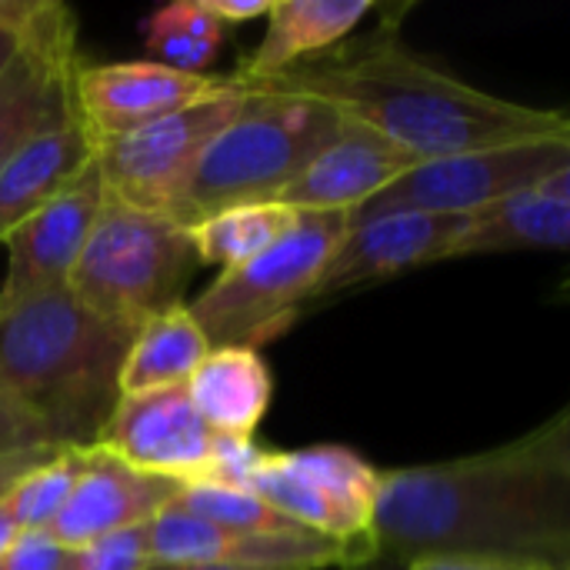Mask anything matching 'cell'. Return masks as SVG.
I'll list each match as a JSON object with an SVG mask.
<instances>
[{"mask_svg": "<svg viewBox=\"0 0 570 570\" xmlns=\"http://www.w3.org/2000/svg\"><path fill=\"white\" fill-rule=\"evenodd\" d=\"M377 558L434 554L570 568V471L528 438L498 451L381 471Z\"/></svg>", "mask_w": 570, "mask_h": 570, "instance_id": "obj_1", "label": "cell"}, {"mask_svg": "<svg viewBox=\"0 0 570 570\" xmlns=\"http://www.w3.org/2000/svg\"><path fill=\"white\" fill-rule=\"evenodd\" d=\"M334 107L417 160L570 137V114L488 94L401 43L394 23L261 83Z\"/></svg>", "mask_w": 570, "mask_h": 570, "instance_id": "obj_2", "label": "cell"}, {"mask_svg": "<svg viewBox=\"0 0 570 570\" xmlns=\"http://www.w3.org/2000/svg\"><path fill=\"white\" fill-rule=\"evenodd\" d=\"M134 334L83 307L70 287L0 311V394L60 448H97L120 401Z\"/></svg>", "mask_w": 570, "mask_h": 570, "instance_id": "obj_3", "label": "cell"}, {"mask_svg": "<svg viewBox=\"0 0 570 570\" xmlns=\"http://www.w3.org/2000/svg\"><path fill=\"white\" fill-rule=\"evenodd\" d=\"M341 130L344 117L321 100L247 87L244 107L194 167L174 220L194 227L224 207L277 200Z\"/></svg>", "mask_w": 570, "mask_h": 570, "instance_id": "obj_4", "label": "cell"}, {"mask_svg": "<svg viewBox=\"0 0 570 570\" xmlns=\"http://www.w3.org/2000/svg\"><path fill=\"white\" fill-rule=\"evenodd\" d=\"M197 267L200 257L184 224L107 194L67 287L97 317L137 334L184 304L180 294Z\"/></svg>", "mask_w": 570, "mask_h": 570, "instance_id": "obj_5", "label": "cell"}, {"mask_svg": "<svg viewBox=\"0 0 570 570\" xmlns=\"http://www.w3.org/2000/svg\"><path fill=\"white\" fill-rule=\"evenodd\" d=\"M351 230V214H301L261 257L220 271L187 307L210 347H264L281 337L307 307L334 250Z\"/></svg>", "mask_w": 570, "mask_h": 570, "instance_id": "obj_6", "label": "cell"}, {"mask_svg": "<svg viewBox=\"0 0 570 570\" xmlns=\"http://www.w3.org/2000/svg\"><path fill=\"white\" fill-rule=\"evenodd\" d=\"M568 164L570 137L521 140V144L421 160L404 177H397L387 190H381L367 207L351 214V220H364L391 210L474 217L508 197L544 187Z\"/></svg>", "mask_w": 570, "mask_h": 570, "instance_id": "obj_7", "label": "cell"}, {"mask_svg": "<svg viewBox=\"0 0 570 570\" xmlns=\"http://www.w3.org/2000/svg\"><path fill=\"white\" fill-rule=\"evenodd\" d=\"M244 100L247 87L237 77H224V83L197 104L127 137L97 144V167L104 174L107 194L174 220V207L194 167L210 140L234 120Z\"/></svg>", "mask_w": 570, "mask_h": 570, "instance_id": "obj_8", "label": "cell"}, {"mask_svg": "<svg viewBox=\"0 0 570 570\" xmlns=\"http://www.w3.org/2000/svg\"><path fill=\"white\" fill-rule=\"evenodd\" d=\"M250 491L294 524L351 544L377 561L374 508L381 471L344 444L267 451Z\"/></svg>", "mask_w": 570, "mask_h": 570, "instance_id": "obj_9", "label": "cell"}, {"mask_svg": "<svg viewBox=\"0 0 570 570\" xmlns=\"http://www.w3.org/2000/svg\"><path fill=\"white\" fill-rule=\"evenodd\" d=\"M80 67L73 10L33 0L20 50L0 73V170L33 137L73 114Z\"/></svg>", "mask_w": 570, "mask_h": 570, "instance_id": "obj_10", "label": "cell"}, {"mask_svg": "<svg viewBox=\"0 0 570 570\" xmlns=\"http://www.w3.org/2000/svg\"><path fill=\"white\" fill-rule=\"evenodd\" d=\"M107 184L97 160L73 177L53 200L27 217L7 240V274L0 281V311L37 294L63 291L104 210Z\"/></svg>", "mask_w": 570, "mask_h": 570, "instance_id": "obj_11", "label": "cell"}, {"mask_svg": "<svg viewBox=\"0 0 570 570\" xmlns=\"http://www.w3.org/2000/svg\"><path fill=\"white\" fill-rule=\"evenodd\" d=\"M154 564H230L257 570L364 568L374 558L334 538L301 534H240L194 518L180 504L150 521Z\"/></svg>", "mask_w": 570, "mask_h": 570, "instance_id": "obj_12", "label": "cell"}, {"mask_svg": "<svg viewBox=\"0 0 570 570\" xmlns=\"http://www.w3.org/2000/svg\"><path fill=\"white\" fill-rule=\"evenodd\" d=\"M464 227L468 217H441L417 210H391L351 220L347 237L334 250L327 271L321 274L311 294V307L371 284L394 281L428 264L454 261Z\"/></svg>", "mask_w": 570, "mask_h": 570, "instance_id": "obj_13", "label": "cell"}, {"mask_svg": "<svg viewBox=\"0 0 570 570\" xmlns=\"http://www.w3.org/2000/svg\"><path fill=\"white\" fill-rule=\"evenodd\" d=\"M214 438L190 404L187 387H164L124 394L97 448L144 474L197 484L207 471Z\"/></svg>", "mask_w": 570, "mask_h": 570, "instance_id": "obj_14", "label": "cell"}, {"mask_svg": "<svg viewBox=\"0 0 570 570\" xmlns=\"http://www.w3.org/2000/svg\"><path fill=\"white\" fill-rule=\"evenodd\" d=\"M220 83L224 77L184 73L157 60L83 63L77 73V107L97 144H104L197 104Z\"/></svg>", "mask_w": 570, "mask_h": 570, "instance_id": "obj_15", "label": "cell"}, {"mask_svg": "<svg viewBox=\"0 0 570 570\" xmlns=\"http://www.w3.org/2000/svg\"><path fill=\"white\" fill-rule=\"evenodd\" d=\"M187 484L144 474L104 448H83L77 488L50 534L63 548H83L107 534L150 524L180 501Z\"/></svg>", "mask_w": 570, "mask_h": 570, "instance_id": "obj_16", "label": "cell"}, {"mask_svg": "<svg viewBox=\"0 0 570 570\" xmlns=\"http://www.w3.org/2000/svg\"><path fill=\"white\" fill-rule=\"evenodd\" d=\"M414 164L421 160L344 117V130L284 187L277 204L297 214H357Z\"/></svg>", "mask_w": 570, "mask_h": 570, "instance_id": "obj_17", "label": "cell"}, {"mask_svg": "<svg viewBox=\"0 0 570 570\" xmlns=\"http://www.w3.org/2000/svg\"><path fill=\"white\" fill-rule=\"evenodd\" d=\"M94 160L97 137L90 134L80 107H73V114H67L40 137H33L0 170V244L47 200H53L73 177H80Z\"/></svg>", "mask_w": 570, "mask_h": 570, "instance_id": "obj_18", "label": "cell"}, {"mask_svg": "<svg viewBox=\"0 0 570 570\" xmlns=\"http://www.w3.org/2000/svg\"><path fill=\"white\" fill-rule=\"evenodd\" d=\"M371 13V0H274L261 43L234 77L240 83L281 77L341 47Z\"/></svg>", "mask_w": 570, "mask_h": 570, "instance_id": "obj_19", "label": "cell"}, {"mask_svg": "<svg viewBox=\"0 0 570 570\" xmlns=\"http://www.w3.org/2000/svg\"><path fill=\"white\" fill-rule=\"evenodd\" d=\"M187 397L214 434L254 438L274 401V377L261 351L214 347L187 381Z\"/></svg>", "mask_w": 570, "mask_h": 570, "instance_id": "obj_20", "label": "cell"}, {"mask_svg": "<svg viewBox=\"0 0 570 570\" xmlns=\"http://www.w3.org/2000/svg\"><path fill=\"white\" fill-rule=\"evenodd\" d=\"M508 250H568L570 254V200L538 187L508 197L488 207L484 214L468 217V227L458 244V257L508 254Z\"/></svg>", "mask_w": 570, "mask_h": 570, "instance_id": "obj_21", "label": "cell"}, {"mask_svg": "<svg viewBox=\"0 0 570 570\" xmlns=\"http://www.w3.org/2000/svg\"><path fill=\"white\" fill-rule=\"evenodd\" d=\"M210 351L214 347L187 304L164 311L134 334V344L120 371V397L164 387H187V381Z\"/></svg>", "mask_w": 570, "mask_h": 570, "instance_id": "obj_22", "label": "cell"}, {"mask_svg": "<svg viewBox=\"0 0 570 570\" xmlns=\"http://www.w3.org/2000/svg\"><path fill=\"white\" fill-rule=\"evenodd\" d=\"M301 214L267 200V204H237L224 207L204 220H197L190 230V240L197 247L200 264H214L220 271H234L264 250H271L284 234L297 227Z\"/></svg>", "mask_w": 570, "mask_h": 570, "instance_id": "obj_23", "label": "cell"}, {"mask_svg": "<svg viewBox=\"0 0 570 570\" xmlns=\"http://www.w3.org/2000/svg\"><path fill=\"white\" fill-rule=\"evenodd\" d=\"M83 464V448H63L43 464H37L17 488L3 498L7 514L20 531H50L67 508Z\"/></svg>", "mask_w": 570, "mask_h": 570, "instance_id": "obj_24", "label": "cell"}, {"mask_svg": "<svg viewBox=\"0 0 570 570\" xmlns=\"http://www.w3.org/2000/svg\"><path fill=\"white\" fill-rule=\"evenodd\" d=\"M177 504L200 521H210L217 528L240 531V534H301V531H307V528L294 524L291 518H284L281 511H274L254 491L187 484Z\"/></svg>", "mask_w": 570, "mask_h": 570, "instance_id": "obj_25", "label": "cell"}, {"mask_svg": "<svg viewBox=\"0 0 570 570\" xmlns=\"http://www.w3.org/2000/svg\"><path fill=\"white\" fill-rule=\"evenodd\" d=\"M150 524H137L83 548H73V570H150Z\"/></svg>", "mask_w": 570, "mask_h": 570, "instance_id": "obj_26", "label": "cell"}, {"mask_svg": "<svg viewBox=\"0 0 570 570\" xmlns=\"http://www.w3.org/2000/svg\"><path fill=\"white\" fill-rule=\"evenodd\" d=\"M267 448L254 444V438H230L217 434L214 451L207 461V471L197 484H214V488H234V491H250V481L264 461Z\"/></svg>", "mask_w": 570, "mask_h": 570, "instance_id": "obj_27", "label": "cell"}, {"mask_svg": "<svg viewBox=\"0 0 570 570\" xmlns=\"http://www.w3.org/2000/svg\"><path fill=\"white\" fill-rule=\"evenodd\" d=\"M140 30H170V33H184V37H194V40H204V43H214L220 47L230 33V27L210 10L207 0H177V3H167L160 10H154Z\"/></svg>", "mask_w": 570, "mask_h": 570, "instance_id": "obj_28", "label": "cell"}, {"mask_svg": "<svg viewBox=\"0 0 570 570\" xmlns=\"http://www.w3.org/2000/svg\"><path fill=\"white\" fill-rule=\"evenodd\" d=\"M0 570H73V548H63L50 531H23L0 558Z\"/></svg>", "mask_w": 570, "mask_h": 570, "instance_id": "obj_29", "label": "cell"}, {"mask_svg": "<svg viewBox=\"0 0 570 570\" xmlns=\"http://www.w3.org/2000/svg\"><path fill=\"white\" fill-rule=\"evenodd\" d=\"M60 448L57 438L20 404L0 394V461L23 454V451H50Z\"/></svg>", "mask_w": 570, "mask_h": 570, "instance_id": "obj_30", "label": "cell"}, {"mask_svg": "<svg viewBox=\"0 0 570 570\" xmlns=\"http://www.w3.org/2000/svg\"><path fill=\"white\" fill-rule=\"evenodd\" d=\"M407 570H554L538 561H511V558H471V554H434L417 558Z\"/></svg>", "mask_w": 570, "mask_h": 570, "instance_id": "obj_31", "label": "cell"}, {"mask_svg": "<svg viewBox=\"0 0 570 570\" xmlns=\"http://www.w3.org/2000/svg\"><path fill=\"white\" fill-rule=\"evenodd\" d=\"M528 441H531L538 451H544L551 461H558L564 471H570V404L554 417V421H548L544 428L531 431Z\"/></svg>", "mask_w": 570, "mask_h": 570, "instance_id": "obj_32", "label": "cell"}, {"mask_svg": "<svg viewBox=\"0 0 570 570\" xmlns=\"http://www.w3.org/2000/svg\"><path fill=\"white\" fill-rule=\"evenodd\" d=\"M27 13H30V3H20V0H0V73L10 67L13 53L20 50Z\"/></svg>", "mask_w": 570, "mask_h": 570, "instance_id": "obj_33", "label": "cell"}, {"mask_svg": "<svg viewBox=\"0 0 570 570\" xmlns=\"http://www.w3.org/2000/svg\"><path fill=\"white\" fill-rule=\"evenodd\" d=\"M57 451L63 448H50V451H23V454H13V458H3L0 461V501L17 488V481H23L37 464H43L47 458H53Z\"/></svg>", "mask_w": 570, "mask_h": 570, "instance_id": "obj_34", "label": "cell"}, {"mask_svg": "<svg viewBox=\"0 0 570 570\" xmlns=\"http://www.w3.org/2000/svg\"><path fill=\"white\" fill-rule=\"evenodd\" d=\"M207 3H210V10H214L227 27H237V23L267 17L274 0H207Z\"/></svg>", "mask_w": 570, "mask_h": 570, "instance_id": "obj_35", "label": "cell"}, {"mask_svg": "<svg viewBox=\"0 0 570 570\" xmlns=\"http://www.w3.org/2000/svg\"><path fill=\"white\" fill-rule=\"evenodd\" d=\"M20 534H23V531L13 524V518L7 514V508H3V501H0V558L13 548V541H17Z\"/></svg>", "mask_w": 570, "mask_h": 570, "instance_id": "obj_36", "label": "cell"}, {"mask_svg": "<svg viewBox=\"0 0 570 570\" xmlns=\"http://www.w3.org/2000/svg\"><path fill=\"white\" fill-rule=\"evenodd\" d=\"M541 190H548V194H554V197H564V200H570V164L564 167V170H558Z\"/></svg>", "mask_w": 570, "mask_h": 570, "instance_id": "obj_37", "label": "cell"}, {"mask_svg": "<svg viewBox=\"0 0 570 570\" xmlns=\"http://www.w3.org/2000/svg\"><path fill=\"white\" fill-rule=\"evenodd\" d=\"M150 570H257V568H230V564H154Z\"/></svg>", "mask_w": 570, "mask_h": 570, "instance_id": "obj_38", "label": "cell"}, {"mask_svg": "<svg viewBox=\"0 0 570 570\" xmlns=\"http://www.w3.org/2000/svg\"><path fill=\"white\" fill-rule=\"evenodd\" d=\"M568 570H570V568H568Z\"/></svg>", "mask_w": 570, "mask_h": 570, "instance_id": "obj_39", "label": "cell"}]
</instances>
